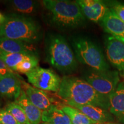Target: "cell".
<instances>
[{
	"label": "cell",
	"instance_id": "obj_1",
	"mask_svg": "<svg viewBox=\"0 0 124 124\" xmlns=\"http://www.w3.org/2000/svg\"><path fill=\"white\" fill-rule=\"evenodd\" d=\"M58 93L67 104L93 105L108 109V98L98 93L87 82L79 78L63 77Z\"/></svg>",
	"mask_w": 124,
	"mask_h": 124
},
{
	"label": "cell",
	"instance_id": "obj_2",
	"mask_svg": "<svg viewBox=\"0 0 124 124\" xmlns=\"http://www.w3.org/2000/svg\"><path fill=\"white\" fill-rule=\"evenodd\" d=\"M43 5L48 12L51 23L60 28H74L82 25L86 17L77 1L44 0Z\"/></svg>",
	"mask_w": 124,
	"mask_h": 124
},
{
	"label": "cell",
	"instance_id": "obj_3",
	"mask_svg": "<svg viewBox=\"0 0 124 124\" xmlns=\"http://www.w3.org/2000/svg\"><path fill=\"white\" fill-rule=\"evenodd\" d=\"M41 36L39 26L31 18L21 16H8L1 25L0 37L33 44L39 41Z\"/></svg>",
	"mask_w": 124,
	"mask_h": 124
},
{
	"label": "cell",
	"instance_id": "obj_4",
	"mask_svg": "<svg viewBox=\"0 0 124 124\" xmlns=\"http://www.w3.org/2000/svg\"><path fill=\"white\" fill-rule=\"evenodd\" d=\"M46 55L51 66L60 72L70 73L77 69L78 63L75 54L62 35L49 36L46 42Z\"/></svg>",
	"mask_w": 124,
	"mask_h": 124
},
{
	"label": "cell",
	"instance_id": "obj_5",
	"mask_svg": "<svg viewBox=\"0 0 124 124\" xmlns=\"http://www.w3.org/2000/svg\"><path fill=\"white\" fill-rule=\"evenodd\" d=\"M72 46L77 59L95 71L109 70V66L100 48L90 40L82 37L72 39Z\"/></svg>",
	"mask_w": 124,
	"mask_h": 124
},
{
	"label": "cell",
	"instance_id": "obj_6",
	"mask_svg": "<svg viewBox=\"0 0 124 124\" xmlns=\"http://www.w3.org/2000/svg\"><path fill=\"white\" fill-rule=\"evenodd\" d=\"M85 80L98 93L108 98L120 83L118 71L109 70L103 71L94 70L87 72L85 76Z\"/></svg>",
	"mask_w": 124,
	"mask_h": 124
},
{
	"label": "cell",
	"instance_id": "obj_7",
	"mask_svg": "<svg viewBox=\"0 0 124 124\" xmlns=\"http://www.w3.org/2000/svg\"><path fill=\"white\" fill-rule=\"evenodd\" d=\"M32 86L43 91L58 92L62 79L52 70L38 66L25 74Z\"/></svg>",
	"mask_w": 124,
	"mask_h": 124
},
{
	"label": "cell",
	"instance_id": "obj_8",
	"mask_svg": "<svg viewBox=\"0 0 124 124\" xmlns=\"http://www.w3.org/2000/svg\"><path fill=\"white\" fill-rule=\"evenodd\" d=\"M105 46L109 62L119 72L124 74V43L110 35L106 39Z\"/></svg>",
	"mask_w": 124,
	"mask_h": 124
},
{
	"label": "cell",
	"instance_id": "obj_9",
	"mask_svg": "<svg viewBox=\"0 0 124 124\" xmlns=\"http://www.w3.org/2000/svg\"><path fill=\"white\" fill-rule=\"evenodd\" d=\"M81 9L85 17L94 23L101 22L110 8L99 0H78L76 1Z\"/></svg>",
	"mask_w": 124,
	"mask_h": 124
},
{
	"label": "cell",
	"instance_id": "obj_10",
	"mask_svg": "<svg viewBox=\"0 0 124 124\" xmlns=\"http://www.w3.org/2000/svg\"><path fill=\"white\" fill-rule=\"evenodd\" d=\"M21 87L31 102L41 110H46L56 106L45 91L31 86L24 80H21Z\"/></svg>",
	"mask_w": 124,
	"mask_h": 124
},
{
	"label": "cell",
	"instance_id": "obj_11",
	"mask_svg": "<svg viewBox=\"0 0 124 124\" xmlns=\"http://www.w3.org/2000/svg\"><path fill=\"white\" fill-rule=\"evenodd\" d=\"M22 90L21 80L15 73L0 75V95L9 99L17 100Z\"/></svg>",
	"mask_w": 124,
	"mask_h": 124
},
{
	"label": "cell",
	"instance_id": "obj_12",
	"mask_svg": "<svg viewBox=\"0 0 124 124\" xmlns=\"http://www.w3.org/2000/svg\"><path fill=\"white\" fill-rule=\"evenodd\" d=\"M101 23L105 32L124 43V22L111 8Z\"/></svg>",
	"mask_w": 124,
	"mask_h": 124
},
{
	"label": "cell",
	"instance_id": "obj_13",
	"mask_svg": "<svg viewBox=\"0 0 124 124\" xmlns=\"http://www.w3.org/2000/svg\"><path fill=\"white\" fill-rule=\"evenodd\" d=\"M68 105L74 107L84 113L97 124L110 123L114 121L112 114L108 110L93 105H81L69 103Z\"/></svg>",
	"mask_w": 124,
	"mask_h": 124
},
{
	"label": "cell",
	"instance_id": "obj_14",
	"mask_svg": "<svg viewBox=\"0 0 124 124\" xmlns=\"http://www.w3.org/2000/svg\"><path fill=\"white\" fill-rule=\"evenodd\" d=\"M108 110L119 122L124 124V82H120L108 97Z\"/></svg>",
	"mask_w": 124,
	"mask_h": 124
},
{
	"label": "cell",
	"instance_id": "obj_15",
	"mask_svg": "<svg viewBox=\"0 0 124 124\" xmlns=\"http://www.w3.org/2000/svg\"><path fill=\"white\" fill-rule=\"evenodd\" d=\"M0 53L35 54V48L32 44L0 37Z\"/></svg>",
	"mask_w": 124,
	"mask_h": 124
},
{
	"label": "cell",
	"instance_id": "obj_16",
	"mask_svg": "<svg viewBox=\"0 0 124 124\" xmlns=\"http://www.w3.org/2000/svg\"><path fill=\"white\" fill-rule=\"evenodd\" d=\"M24 110L28 120L31 124H40L42 118L43 111L35 106L22 89L18 98L14 101Z\"/></svg>",
	"mask_w": 124,
	"mask_h": 124
},
{
	"label": "cell",
	"instance_id": "obj_17",
	"mask_svg": "<svg viewBox=\"0 0 124 124\" xmlns=\"http://www.w3.org/2000/svg\"><path fill=\"white\" fill-rule=\"evenodd\" d=\"M41 121L52 124H72L69 116L57 106L43 111Z\"/></svg>",
	"mask_w": 124,
	"mask_h": 124
},
{
	"label": "cell",
	"instance_id": "obj_18",
	"mask_svg": "<svg viewBox=\"0 0 124 124\" xmlns=\"http://www.w3.org/2000/svg\"><path fill=\"white\" fill-rule=\"evenodd\" d=\"M61 108L69 116L72 124H97L84 113L70 105H64Z\"/></svg>",
	"mask_w": 124,
	"mask_h": 124
},
{
	"label": "cell",
	"instance_id": "obj_19",
	"mask_svg": "<svg viewBox=\"0 0 124 124\" xmlns=\"http://www.w3.org/2000/svg\"><path fill=\"white\" fill-rule=\"evenodd\" d=\"M35 54H2L0 53V58L2 59L6 65L12 71H15L16 67L25 60L29 59Z\"/></svg>",
	"mask_w": 124,
	"mask_h": 124
},
{
	"label": "cell",
	"instance_id": "obj_20",
	"mask_svg": "<svg viewBox=\"0 0 124 124\" xmlns=\"http://www.w3.org/2000/svg\"><path fill=\"white\" fill-rule=\"evenodd\" d=\"M10 2L16 11L26 15L35 13L38 8L37 2L31 0H13Z\"/></svg>",
	"mask_w": 124,
	"mask_h": 124
},
{
	"label": "cell",
	"instance_id": "obj_21",
	"mask_svg": "<svg viewBox=\"0 0 124 124\" xmlns=\"http://www.w3.org/2000/svg\"><path fill=\"white\" fill-rule=\"evenodd\" d=\"M20 124H31L23 108L15 101L9 102L5 108Z\"/></svg>",
	"mask_w": 124,
	"mask_h": 124
},
{
	"label": "cell",
	"instance_id": "obj_22",
	"mask_svg": "<svg viewBox=\"0 0 124 124\" xmlns=\"http://www.w3.org/2000/svg\"><path fill=\"white\" fill-rule=\"evenodd\" d=\"M39 59L36 55H35L29 59L25 60L23 63L16 67L15 71L23 74H27L32 70L38 66Z\"/></svg>",
	"mask_w": 124,
	"mask_h": 124
},
{
	"label": "cell",
	"instance_id": "obj_23",
	"mask_svg": "<svg viewBox=\"0 0 124 124\" xmlns=\"http://www.w3.org/2000/svg\"><path fill=\"white\" fill-rule=\"evenodd\" d=\"M0 124H20L5 108L0 109Z\"/></svg>",
	"mask_w": 124,
	"mask_h": 124
},
{
	"label": "cell",
	"instance_id": "obj_24",
	"mask_svg": "<svg viewBox=\"0 0 124 124\" xmlns=\"http://www.w3.org/2000/svg\"><path fill=\"white\" fill-rule=\"evenodd\" d=\"M111 9L116 13L120 19L124 22V5L121 4H116Z\"/></svg>",
	"mask_w": 124,
	"mask_h": 124
},
{
	"label": "cell",
	"instance_id": "obj_25",
	"mask_svg": "<svg viewBox=\"0 0 124 124\" xmlns=\"http://www.w3.org/2000/svg\"><path fill=\"white\" fill-rule=\"evenodd\" d=\"M10 73H15V72L11 69H9L2 59L0 58V75L4 76Z\"/></svg>",
	"mask_w": 124,
	"mask_h": 124
},
{
	"label": "cell",
	"instance_id": "obj_26",
	"mask_svg": "<svg viewBox=\"0 0 124 124\" xmlns=\"http://www.w3.org/2000/svg\"><path fill=\"white\" fill-rule=\"evenodd\" d=\"M6 20V17L2 15L0 12V25H2Z\"/></svg>",
	"mask_w": 124,
	"mask_h": 124
},
{
	"label": "cell",
	"instance_id": "obj_27",
	"mask_svg": "<svg viewBox=\"0 0 124 124\" xmlns=\"http://www.w3.org/2000/svg\"><path fill=\"white\" fill-rule=\"evenodd\" d=\"M41 124H52L48 123V122H43V123Z\"/></svg>",
	"mask_w": 124,
	"mask_h": 124
},
{
	"label": "cell",
	"instance_id": "obj_28",
	"mask_svg": "<svg viewBox=\"0 0 124 124\" xmlns=\"http://www.w3.org/2000/svg\"><path fill=\"white\" fill-rule=\"evenodd\" d=\"M113 124V123H105V124Z\"/></svg>",
	"mask_w": 124,
	"mask_h": 124
},
{
	"label": "cell",
	"instance_id": "obj_29",
	"mask_svg": "<svg viewBox=\"0 0 124 124\" xmlns=\"http://www.w3.org/2000/svg\"><path fill=\"white\" fill-rule=\"evenodd\" d=\"M1 25H0V32H1Z\"/></svg>",
	"mask_w": 124,
	"mask_h": 124
},
{
	"label": "cell",
	"instance_id": "obj_30",
	"mask_svg": "<svg viewBox=\"0 0 124 124\" xmlns=\"http://www.w3.org/2000/svg\"><path fill=\"white\" fill-rule=\"evenodd\" d=\"M0 105H1V103H0Z\"/></svg>",
	"mask_w": 124,
	"mask_h": 124
}]
</instances>
